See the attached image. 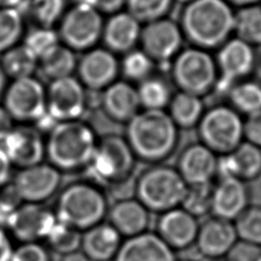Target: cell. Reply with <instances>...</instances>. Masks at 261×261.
I'll return each instance as SVG.
<instances>
[{"instance_id":"8","label":"cell","mask_w":261,"mask_h":261,"mask_svg":"<svg viewBox=\"0 0 261 261\" xmlns=\"http://www.w3.org/2000/svg\"><path fill=\"white\" fill-rule=\"evenodd\" d=\"M172 76L180 92L201 97L216 85V63L203 49H187L176 56Z\"/></svg>"},{"instance_id":"45","label":"cell","mask_w":261,"mask_h":261,"mask_svg":"<svg viewBox=\"0 0 261 261\" xmlns=\"http://www.w3.org/2000/svg\"><path fill=\"white\" fill-rule=\"evenodd\" d=\"M244 141L261 148V112L244 120Z\"/></svg>"},{"instance_id":"7","label":"cell","mask_w":261,"mask_h":261,"mask_svg":"<svg viewBox=\"0 0 261 261\" xmlns=\"http://www.w3.org/2000/svg\"><path fill=\"white\" fill-rule=\"evenodd\" d=\"M135 163L136 156L125 138L110 135L97 142L87 167L95 179L115 186L129 179Z\"/></svg>"},{"instance_id":"46","label":"cell","mask_w":261,"mask_h":261,"mask_svg":"<svg viewBox=\"0 0 261 261\" xmlns=\"http://www.w3.org/2000/svg\"><path fill=\"white\" fill-rule=\"evenodd\" d=\"M84 2L94 7L97 11L106 13L116 12L125 4V0H85Z\"/></svg>"},{"instance_id":"42","label":"cell","mask_w":261,"mask_h":261,"mask_svg":"<svg viewBox=\"0 0 261 261\" xmlns=\"http://www.w3.org/2000/svg\"><path fill=\"white\" fill-rule=\"evenodd\" d=\"M10 261H50L48 251L38 243H22L13 249Z\"/></svg>"},{"instance_id":"50","label":"cell","mask_w":261,"mask_h":261,"mask_svg":"<svg viewBox=\"0 0 261 261\" xmlns=\"http://www.w3.org/2000/svg\"><path fill=\"white\" fill-rule=\"evenodd\" d=\"M61 261H90L89 258L83 253V251H74L65 255H62Z\"/></svg>"},{"instance_id":"49","label":"cell","mask_w":261,"mask_h":261,"mask_svg":"<svg viewBox=\"0 0 261 261\" xmlns=\"http://www.w3.org/2000/svg\"><path fill=\"white\" fill-rule=\"evenodd\" d=\"M13 126V119L5 108L0 106V142L7 136Z\"/></svg>"},{"instance_id":"32","label":"cell","mask_w":261,"mask_h":261,"mask_svg":"<svg viewBox=\"0 0 261 261\" xmlns=\"http://www.w3.org/2000/svg\"><path fill=\"white\" fill-rule=\"evenodd\" d=\"M238 39L249 45L261 44V6L242 7L234 14V28Z\"/></svg>"},{"instance_id":"11","label":"cell","mask_w":261,"mask_h":261,"mask_svg":"<svg viewBox=\"0 0 261 261\" xmlns=\"http://www.w3.org/2000/svg\"><path fill=\"white\" fill-rule=\"evenodd\" d=\"M86 108L83 85L68 76L52 81L46 92V113L54 122L77 120Z\"/></svg>"},{"instance_id":"34","label":"cell","mask_w":261,"mask_h":261,"mask_svg":"<svg viewBox=\"0 0 261 261\" xmlns=\"http://www.w3.org/2000/svg\"><path fill=\"white\" fill-rule=\"evenodd\" d=\"M233 225L240 241L261 246V205H249Z\"/></svg>"},{"instance_id":"47","label":"cell","mask_w":261,"mask_h":261,"mask_svg":"<svg viewBox=\"0 0 261 261\" xmlns=\"http://www.w3.org/2000/svg\"><path fill=\"white\" fill-rule=\"evenodd\" d=\"M13 249L9 236L0 227V261H10Z\"/></svg>"},{"instance_id":"4","label":"cell","mask_w":261,"mask_h":261,"mask_svg":"<svg viewBox=\"0 0 261 261\" xmlns=\"http://www.w3.org/2000/svg\"><path fill=\"white\" fill-rule=\"evenodd\" d=\"M187 189L175 167L158 163L139 175L134 191L137 200L149 212L161 214L180 207Z\"/></svg>"},{"instance_id":"1","label":"cell","mask_w":261,"mask_h":261,"mask_svg":"<svg viewBox=\"0 0 261 261\" xmlns=\"http://www.w3.org/2000/svg\"><path fill=\"white\" fill-rule=\"evenodd\" d=\"M125 140L136 158L158 164L175 152L179 128L164 110H144L126 123Z\"/></svg>"},{"instance_id":"6","label":"cell","mask_w":261,"mask_h":261,"mask_svg":"<svg viewBox=\"0 0 261 261\" xmlns=\"http://www.w3.org/2000/svg\"><path fill=\"white\" fill-rule=\"evenodd\" d=\"M199 142L217 156L232 152L244 142V120L230 106L204 111L197 125Z\"/></svg>"},{"instance_id":"22","label":"cell","mask_w":261,"mask_h":261,"mask_svg":"<svg viewBox=\"0 0 261 261\" xmlns=\"http://www.w3.org/2000/svg\"><path fill=\"white\" fill-rule=\"evenodd\" d=\"M77 71L82 85L91 90H101L113 83L118 71V63L112 52L95 49L81 59Z\"/></svg>"},{"instance_id":"15","label":"cell","mask_w":261,"mask_h":261,"mask_svg":"<svg viewBox=\"0 0 261 261\" xmlns=\"http://www.w3.org/2000/svg\"><path fill=\"white\" fill-rule=\"evenodd\" d=\"M254 52L251 45L236 38L220 46L217 66L220 73L218 85L221 91H229L237 81L248 75L254 66Z\"/></svg>"},{"instance_id":"20","label":"cell","mask_w":261,"mask_h":261,"mask_svg":"<svg viewBox=\"0 0 261 261\" xmlns=\"http://www.w3.org/2000/svg\"><path fill=\"white\" fill-rule=\"evenodd\" d=\"M233 222L212 216L199 225L195 247L208 259L225 257L238 242Z\"/></svg>"},{"instance_id":"44","label":"cell","mask_w":261,"mask_h":261,"mask_svg":"<svg viewBox=\"0 0 261 261\" xmlns=\"http://www.w3.org/2000/svg\"><path fill=\"white\" fill-rule=\"evenodd\" d=\"M22 204L12 185H6L0 191V224H6L9 216Z\"/></svg>"},{"instance_id":"24","label":"cell","mask_w":261,"mask_h":261,"mask_svg":"<svg viewBox=\"0 0 261 261\" xmlns=\"http://www.w3.org/2000/svg\"><path fill=\"white\" fill-rule=\"evenodd\" d=\"M102 107L112 120L127 123L141 107L137 89L124 82L112 83L104 91Z\"/></svg>"},{"instance_id":"9","label":"cell","mask_w":261,"mask_h":261,"mask_svg":"<svg viewBox=\"0 0 261 261\" xmlns=\"http://www.w3.org/2000/svg\"><path fill=\"white\" fill-rule=\"evenodd\" d=\"M102 31L100 12L88 3L82 2L64 15L59 35L70 50H86L99 40Z\"/></svg>"},{"instance_id":"23","label":"cell","mask_w":261,"mask_h":261,"mask_svg":"<svg viewBox=\"0 0 261 261\" xmlns=\"http://www.w3.org/2000/svg\"><path fill=\"white\" fill-rule=\"evenodd\" d=\"M109 221L121 237L130 238L148 230L150 212L137 199H119L109 210Z\"/></svg>"},{"instance_id":"17","label":"cell","mask_w":261,"mask_h":261,"mask_svg":"<svg viewBox=\"0 0 261 261\" xmlns=\"http://www.w3.org/2000/svg\"><path fill=\"white\" fill-rule=\"evenodd\" d=\"M217 155L200 142L192 143L179 153L176 170L188 186L212 184L216 178Z\"/></svg>"},{"instance_id":"13","label":"cell","mask_w":261,"mask_h":261,"mask_svg":"<svg viewBox=\"0 0 261 261\" xmlns=\"http://www.w3.org/2000/svg\"><path fill=\"white\" fill-rule=\"evenodd\" d=\"M11 165L25 168L42 163L46 156L45 141L41 133L30 125H18L7 134L0 142Z\"/></svg>"},{"instance_id":"38","label":"cell","mask_w":261,"mask_h":261,"mask_svg":"<svg viewBox=\"0 0 261 261\" xmlns=\"http://www.w3.org/2000/svg\"><path fill=\"white\" fill-rule=\"evenodd\" d=\"M22 20L16 8H0V52L7 51L17 42Z\"/></svg>"},{"instance_id":"26","label":"cell","mask_w":261,"mask_h":261,"mask_svg":"<svg viewBox=\"0 0 261 261\" xmlns=\"http://www.w3.org/2000/svg\"><path fill=\"white\" fill-rule=\"evenodd\" d=\"M140 22L127 12L114 14L103 25V41L110 52H129L140 40Z\"/></svg>"},{"instance_id":"31","label":"cell","mask_w":261,"mask_h":261,"mask_svg":"<svg viewBox=\"0 0 261 261\" xmlns=\"http://www.w3.org/2000/svg\"><path fill=\"white\" fill-rule=\"evenodd\" d=\"M39 60L43 73L52 81L70 76L76 64L72 50L59 44Z\"/></svg>"},{"instance_id":"16","label":"cell","mask_w":261,"mask_h":261,"mask_svg":"<svg viewBox=\"0 0 261 261\" xmlns=\"http://www.w3.org/2000/svg\"><path fill=\"white\" fill-rule=\"evenodd\" d=\"M140 41L143 52L152 60L164 61L173 57L180 48V29L171 20L160 18L148 22L141 30Z\"/></svg>"},{"instance_id":"14","label":"cell","mask_w":261,"mask_h":261,"mask_svg":"<svg viewBox=\"0 0 261 261\" xmlns=\"http://www.w3.org/2000/svg\"><path fill=\"white\" fill-rule=\"evenodd\" d=\"M60 171L51 164L40 163L21 168L11 182L22 202L41 203L49 199L59 188Z\"/></svg>"},{"instance_id":"12","label":"cell","mask_w":261,"mask_h":261,"mask_svg":"<svg viewBox=\"0 0 261 261\" xmlns=\"http://www.w3.org/2000/svg\"><path fill=\"white\" fill-rule=\"evenodd\" d=\"M56 221L55 213L41 203H24L9 216L5 225L16 240L38 243L46 239Z\"/></svg>"},{"instance_id":"33","label":"cell","mask_w":261,"mask_h":261,"mask_svg":"<svg viewBox=\"0 0 261 261\" xmlns=\"http://www.w3.org/2000/svg\"><path fill=\"white\" fill-rule=\"evenodd\" d=\"M137 92L140 105L145 110H164L171 99L168 86L156 77H148L142 81Z\"/></svg>"},{"instance_id":"48","label":"cell","mask_w":261,"mask_h":261,"mask_svg":"<svg viewBox=\"0 0 261 261\" xmlns=\"http://www.w3.org/2000/svg\"><path fill=\"white\" fill-rule=\"evenodd\" d=\"M11 163L7 156L0 148V190L5 187L10 178L11 174Z\"/></svg>"},{"instance_id":"55","label":"cell","mask_w":261,"mask_h":261,"mask_svg":"<svg viewBox=\"0 0 261 261\" xmlns=\"http://www.w3.org/2000/svg\"><path fill=\"white\" fill-rule=\"evenodd\" d=\"M181 261H193V260H181Z\"/></svg>"},{"instance_id":"28","label":"cell","mask_w":261,"mask_h":261,"mask_svg":"<svg viewBox=\"0 0 261 261\" xmlns=\"http://www.w3.org/2000/svg\"><path fill=\"white\" fill-rule=\"evenodd\" d=\"M229 155L237 178L248 182L261 175V148L244 141Z\"/></svg>"},{"instance_id":"10","label":"cell","mask_w":261,"mask_h":261,"mask_svg":"<svg viewBox=\"0 0 261 261\" xmlns=\"http://www.w3.org/2000/svg\"><path fill=\"white\" fill-rule=\"evenodd\" d=\"M4 108L13 120L38 121L46 114V92L31 76L15 80L6 90Z\"/></svg>"},{"instance_id":"41","label":"cell","mask_w":261,"mask_h":261,"mask_svg":"<svg viewBox=\"0 0 261 261\" xmlns=\"http://www.w3.org/2000/svg\"><path fill=\"white\" fill-rule=\"evenodd\" d=\"M63 0H33L32 12L37 21L44 28H50L62 14Z\"/></svg>"},{"instance_id":"36","label":"cell","mask_w":261,"mask_h":261,"mask_svg":"<svg viewBox=\"0 0 261 261\" xmlns=\"http://www.w3.org/2000/svg\"><path fill=\"white\" fill-rule=\"evenodd\" d=\"M172 0H125L127 13L139 22H151L162 18L170 9Z\"/></svg>"},{"instance_id":"51","label":"cell","mask_w":261,"mask_h":261,"mask_svg":"<svg viewBox=\"0 0 261 261\" xmlns=\"http://www.w3.org/2000/svg\"><path fill=\"white\" fill-rule=\"evenodd\" d=\"M21 0H0V8H15Z\"/></svg>"},{"instance_id":"29","label":"cell","mask_w":261,"mask_h":261,"mask_svg":"<svg viewBox=\"0 0 261 261\" xmlns=\"http://www.w3.org/2000/svg\"><path fill=\"white\" fill-rule=\"evenodd\" d=\"M230 107L239 114L251 116L261 112V86L253 82L234 84L228 91Z\"/></svg>"},{"instance_id":"30","label":"cell","mask_w":261,"mask_h":261,"mask_svg":"<svg viewBox=\"0 0 261 261\" xmlns=\"http://www.w3.org/2000/svg\"><path fill=\"white\" fill-rule=\"evenodd\" d=\"M38 58L24 45L13 46L5 51L2 58V70L15 80L30 77L37 66Z\"/></svg>"},{"instance_id":"54","label":"cell","mask_w":261,"mask_h":261,"mask_svg":"<svg viewBox=\"0 0 261 261\" xmlns=\"http://www.w3.org/2000/svg\"><path fill=\"white\" fill-rule=\"evenodd\" d=\"M177 1H179V2H181V3L188 4V3H190V2H192V1H194V0H177Z\"/></svg>"},{"instance_id":"39","label":"cell","mask_w":261,"mask_h":261,"mask_svg":"<svg viewBox=\"0 0 261 261\" xmlns=\"http://www.w3.org/2000/svg\"><path fill=\"white\" fill-rule=\"evenodd\" d=\"M122 72L132 81H144L153 69V60L143 51H129L122 61Z\"/></svg>"},{"instance_id":"5","label":"cell","mask_w":261,"mask_h":261,"mask_svg":"<svg viewBox=\"0 0 261 261\" xmlns=\"http://www.w3.org/2000/svg\"><path fill=\"white\" fill-rule=\"evenodd\" d=\"M106 213L105 196L95 186L87 182L72 184L63 189L55 210L57 221L80 231L101 223Z\"/></svg>"},{"instance_id":"52","label":"cell","mask_w":261,"mask_h":261,"mask_svg":"<svg viewBox=\"0 0 261 261\" xmlns=\"http://www.w3.org/2000/svg\"><path fill=\"white\" fill-rule=\"evenodd\" d=\"M226 2H230L232 4L239 5V6H249V5H254L256 4L257 1L259 0H225Z\"/></svg>"},{"instance_id":"37","label":"cell","mask_w":261,"mask_h":261,"mask_svg":"<svg viewBox=\"0 0 261 261\" xmlns=\"http://www.w3.org/2000/svg\"><path fill=\"white\" fill-rule=\"evenodd\" d=\"M213 184L188 186L180 207L196 218L210 213Z\"/></svg>"},{"instance_id":"2","label":"cell","mask_w":261,"mask_h":261,"mask_svg":"<svg viewBox=\"0 0 261 261\" xmlns=\"http://www.w3.org/2000/svg\"><path fill=\"white\" fill-rule=\"evenodd\" d=\"M234 13L225 0H194L181 14V31L201 49L222 46L233 32Z\"/></svg>"},{"instance_id":"19","label":"cell","mask_w":261,"mask_h":261,"mask_svg":"<svg viewBox=\"0 0 261 261\" xmlns=\"http://www.w3.org/2000/svg\"><path fill=\"white\" fill-rule=\"evenodd\" d=\"M247 182L236 178H220L213 185L211 196L212 216L233 222L250 205Z\"/></svg>"},{"instance_id":"53","label":"cell","mask_w":261,"mask_h":261,"mask_svg":"<svg viewBox=\"0 0 261 261\" xmlns=\"http://www.w3.org/2000/svg\"><path fill=\"white\" fill-rule=\"evenodd\" d=\"M4 87H5V73L2 70V68L0 67V96L2 95V93L4 91Z\"/></svg>"},{"instance_id":"43","label":"cell","mask_w":261,"mask_h":261,"mask_svg":"<svg viewBox=\"0 0 261 261\" xmlns=\"http://www.w3.org/2000/svg\"><path fill=\"white\" fill-rule=\"evenodd\" d=\"M225 261H261V246L238 240L225 256Z\"/></svg>"},{"instance_id":"3","label":"cell","mask_w":261,"mask_h":261,"mask_svg":"<svg viewBox=\"0 0 261 261\" xmlns=\"http://www.w3.org/2000/svg\"><path fill=\"white\" fill-rule=\"evenodd\" d=\"M97 142L93 129L82 121L57 122L45 141L46 156L59 171L87 167Z\"/></svg>"},{"instance_id":"21","label":"cell","mask_w":261,"mask_h":261,"mask_svg":"<svg viewBox=\"0 0 261 261\" xmlns=\"http://www.w3.org/2000/svg\"><path fill=\"white\" fill-rule=\"evenodd\" d=\"M115 261H178L173 251L156 232L145 231L121 243Z\"/></svg>"},{"instance_id":"25","label":"cell","mask_w":261,"mask_h":261,"mask_svg":"<svg viewBox=\"0 0 261 261\" xmlns=\"http://www.w3.org/2000/svg\"><path fill=\"white\" fill-rule=\"evenodd\" d=\"M121 236L109 223H99L82 236L81 248L90 261H109L115 258Z\"/></svg>"},{"instance_id":"40","label":"cell","mask_w":261,"mask_h":261,"mask_svg":"<svg viewBox=\"0 0 261 261\" xmlns=\"http://www.w3.org/2000/svg\"><path fill=\"white\" fill-rule=\"evenodd\" d=\"M39 59L58 45V36L50 28H39L29 33L23 44Z\"/></svg>"},{"instance_id":"18","label":"cell","mask_w":261,"mask_h":261,"mask_svg":"<svg viewBox=\"0 0 261 261\" xmlns=\"http://www.w3.org/2000/svg\"><path fill=\"white\" fill-rule=\"evenodd\" d=\"M199 225L198 218L177 207L160 214L156 233L173 251H181L195 245Z\"/></svg>"},{"instance_id":"27","label":"cell","mask_w":261,"mask_h":261,"mask_svg":"<svg viewBox=\"0 0 261 261\" xmlns=\"http://www.w3.org/2000/svg\"><path fill=\"white\" fill-rule=\"evenodd\" d=\"M168 108V115L174 124L182 129L197 126L204 113L201 97L185 92H178L171 97Z\"/></svg>"},{"instance_id":"35","label":"cell","mask_w":261,"mask_h":261,"mask_svg":"<svg viewBox=\"0 0 261 261\" xmlns=\"http://www.w3.org/2000/svg\"><path fill=\"white\" fill-rule=\"evenodd\" d=\"M83 233L62 222L56 221L46 237L49 247L60 255L77 251L81 247Z\"/></svg>"}]
</instances>
